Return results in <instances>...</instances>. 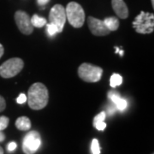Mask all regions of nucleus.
Returning <instances> with one entry per match:
<instances>
[{
  "label": "nucleus",
  "mask_w": 154,
  "mask_h": 154,
  "mask_svg": "<svg viewBox=\"0 0 154 154\" xmlns=\"http://www.w3.org/2000/svg\"><path fill=\"white\" fill-rule=\"evenodd\" d=\"M28 106L34 110L44 109L49 101L48 89L43 83L36 82L29 88L28 92Z\"/></svg>",
  "instance_id": "nucleus-1"
},
{
  "label": "nucleus",
  "mask_w": 154,
  "mask_h": 154,
  "mask_svg": "<svg viewBox=\"0 0 154 154\" xmlns=\"http://www.w3.org/2000/svg\"><path fill=\"white\" fill-rule=\"evenodd\" d=\"M66 19L72 27L82 28L85 22V12L81 5L76 2H70L65 8Z\"/></svg>",
  "instance_id": "nucleus-2"
},
{
  "label": "nucleus",
  "mask_w": 154,
  "mask_h": 154,
  "mask_svg": "<svg viewBox=\"0 0 154 154\" xmlns=\"http://www.w3.org/2000/svg\"><path fill=\"white\" fill-rule=\"evenodd\" d=\"M133 28L138 33L147 34L152 33L154 30V15L141 11L133 22Z\"/></svg>",
  "instance_id": "nucleus-3"
},
{
  "label": "nucleus",
  "mask_w": 154,
  "mask_h": 154,
  "mask_svg": "<svg viewBox=\"0 0 154 154\" xmlns=\"http://www.w3.org/2000/svg\"><path fill=\"white\" fill-rule=\"evenodd\" d=\"M103 69L88 63H83L78 68V75L86 82H98L101 80Z\"/></svg>",
  "instance_id": "nucleus-4"
},
{
  "label": "nucleus",
  "mask_w": 154,
  "mask_h": 154,
  "mask_svg": "<svg viewBox=\"0 0 154 154\" xmlns=\"http://www.w3.org/2000/svg\"><path fill=\"white\" fill-rule=\"evenodd\" d=\"M24 62L19 57H13L3 63L0 66V76L9 79L16 76L22 71Z\"/></svg>",
  "instance_id": "nucleus-5"
},
{
  "label": "nucleus",
  "mask_w": 154,
  "mask_h": 154,
  "mask_svg": "<svg viewBox=\"0 0 154 154\" xmlns=\"http://www.w3.org/2000/svg\"><path fill=\"white\" fill-rule=\"evenodd\" d=\"M41 145V137L38 132L33 130L28 132L22 141V151L25 154L35 153Z\"/></svg>",
  "instance_id": "nucleus-6"
},
{
  "label": "nucleus",
  "mask_w": 154,
  "mask_h": 154,
  "mask_svg": "<svg viewBox=\"0 0 154 154\" xmlns=\"http://www.w3.org/2000/svg\"><path fill=\"white\" fill-rule=\"evenodd\" d=\"M49 21L50 23L57 27V33L63 32L64 24L67 21L65 8L61 5H55L50 11Z\"/></svg>",
  "instance_id": "nucleus-7"
},
{
  "label": "nucleus",
  "mask_w": 154,
  "mask_h": 154,
  "mask_svg": "<svg viewBox=\"0 0 154 154\" xmlns=\"http://www.w3.org/2000/svg\"><path fill=\"white\" fill-rule=\"evenodd\" d=\"M15 21L21 33L26 35H29L33 33V27L31 23V18L27 12L17 11L15 14Z\"/></svg>",
  "instance_id": "nucleus-8"
},
{
  "label": "nucleus",
  "mask_w": 154,
  "mask_h": 154,
  "mask_svg": "<svg viewBox=\"0 0 154 154\" xmlns=\"http://www.w3.org/2000/svg\"><path fill=\"white\" fill-rule=\"evenodd\" d=\"M88 25L91 33L95 36H105L110 33V30L106 28L104 21H101L94 17L88 18Z\"/></svg>",
  "instance_id": "nucleus-9"
},
{
  "label": "nucleus",
  "mask_w": 154,
  "mask_h": 154,
  "mask_svg": "<svg viewBox=\"0 0 154 154\" xmlns=\"http://www.w3.org/2000/svg\"><path fill=\"white\" fill-rule=\"evenodd\" d=\"M111 5L116 15L121 19H126L128 17V9L123 0H111Z\"/></svg>",
  "instance_id": "nucleus-10"
},
{
  "label": "nucleus",
  "mask_w": 154,
  "mask_h": 154,
  "mask_svg": "<svg viewBox=\"0 0 154 154\" xmlns=\"http://www.w3.org/2000/svg\"><path fill=\"white\" fill-rule=\"evenodd\" d=\"M106 117V114L105 111L100 112L99 114L95 116L94 119V126L99 131H103L106 128V123L105 122V119Z\"/></svg>",
  "instance_id": "nucleus-11"
},
{
  "label": "nucleus",
  "mask_w": 154,
  "mask_h": 154,
  "mask_svg": "<svg viewBox=\"0 0 154 154\" xmlns=\"http://www.w3.org/2000/svg\"><path fill=\"white\" fill-rule=\"evenodd\" d=\"M16 127L21 131H28L31 128V121L27 116H20L16 121Z\"/></svg>",
  "instance_id": "nucleus-12"
},
{
  "label": "nucleus",
  "mask_w": 154,
  "mask_h": 154,
  "mask_svg": "<svg viewBox=\"0 0 154 154\" xmlns=\"http://www.w3.org/2000/svg\"><path fill=\"white\" fill-rule=\"evenodd\" d=\"M104 23L110 31H116L119 28V20L115 17H106L104 20Z\"/></svg>",
  "instance_id": "nucleus-13"
},
{
  "label": "nucleus",
  "mask_w": 154,
  "mask_h": 154,
  "mask_svg": "<svg viewBox=\"0 0 154 154\" xmlns=\"http://www.w3.org/2000/svg\"><path fill=\"white\" fill-rule=\"evenodd\" d=\"M31 23H32L33 28H40L45 26V24L47 23V21L44 17H38V15L34 14L33 17H31Z\"/></svg>",
  "instance_id": "nucleus-14"
},
{
  "label": "nucleus",
  "mask_w": 154,
  "mask_h": 154,
  "mask_svg": "<svg viewBox=\"0 0 154 154\" xmlns=\"http://www.w3.org/2000/svg\"><path fill=\"white\" fill-rule=\"evenodd\" d=\"M122 83V77L118 74H113L110 77V85L111 88H115L118 86H120Z\"/></svg>",
  "instance_id": "nucleus-15"
},
{
  "label": "nucleus",
  "mask_w": 154,
  "mask_h": 154,
  "mask_svg": "<svg viewBox=\"0 0 154 154\" xmlns=\"http://www.w3.org/2000/svg\"><path fill=\"white\" fill-rule=\"evenodd\" d=\"M115 105H116V110L122 111V110H124L127 108V106H128V103H127V101L125 100V99L120 98V99H118V100L116 102Z\"/></svg>",
  "instance_id": "nucleus-16"
},
{
  "label": "nucleus",
  "mask_w": 154,
  "mask_h": 154,
  "mask_svg": "<svg viewBox=\"0 0 154 154\" xmlns=\"http://www.w3.org/2000/svg\"><path fill=\"white\" fill-rule=\"evenodd\" d=\"M91 151L93 154H100V146H99V140L97 139H94L91 145Z\"/></svg>",
  "instance_id": "nucleus-17"
},
{
  "label": "nucleus",
  "mask_w": 154,
  "mask_h": 154,
  "mask_svg": "<svg viewBox=\"0 0 154 154\" xmlns=\"http://www.w3.org/2000/svg\"><path fill=\"white\" fill-rule=\"evenodd\" d=\"M9 122H10L9 117H7L5 116H0V131H3L9 125Z\"/></svg>",
  "instance_id": "nucleus-18"
},
{
  "label": "nucleus",
  "mask_w": 154,
  "mask_h": 154,
  "mask_svg": "<svg viewBox=\"0 0 154 154\" xmlns=\"http://www.w3.org/2000/svg\"><path fill=\"white\" fill-rule=\"evenodd\" d=\"M46 29H47V33L50 36H53L56 33H57V28L55 25L51 24V23H46Z\"/></svg>",
  "instance_id": "nucleus-19"
},
{
  "label": "nucleus",
  "mask_w": 154,
  "mask_h": 154,
  "mask_svg": "<svg viewBox=\"0 0 154 154\" xmlns=\"http://www.w3.org/2000/svg\"><path fill=\"white\" fill-rule=\"evenodd\" d=\"M26 101H27V96L24 94H20V95L18 96V98L17 99V102L18 104H20V105L24 104Z\"/></svg>",
  "instance_id": "nucleus-20"
},
{
  "label": "nucleus",
  "mask_w": 154,
  "mask_h": 154,
  "mask_svg": "<svg viewBox=\"0 0 154 154\" xmlns=\"http://www.w3.org/2000/svg\"><path fill=\"white\" fill-rule=\"evenodd\" d=\"M6 108V102L5 98L0 95V112L4 111Z\"/></svg>",
  "instance_id": "nucleus-21"
},
{
  "label": "nucleus",
  "mask_w": 154,
  "mask_h": 154,
  "mask_svg": "<svg viewBox=\"0 0 154 154\" xmlns=\"http://www.w3.org/2000/svg\"><path fill=\"white\" fill-rule=\"evenodd\" d=\"M116 107L115 104L111 102V104L108 107V113H109V115H113L116 112Z\"/></svg>",
  "instance_id": "nucleus-22"
},
{
  "label": "nucleus",
  "mask_w": 154,
  "mask_h": 154,
  "mask_svg": "<svg viewBox=\"0 0 154 154\" xmlns=\"http://www.w3.org/2000/svg\"><path fill=\"white\" fill-rule=\"evenodd\" d=\"M17 146V143H16V142H14V141H12V142H11V143H9L8 146H7V149H8V151H9V152H13L14 150H16Z\"/></svg>",
  "instance_id": "nucleus-23"
},
{
  "label": "nucleus",
  "mask_w": 154,
  "mask_h": 154,
  "mask_svg": "<svg viewBox=\"0 0 154 154\" xmlns=\"http://www.w3.org/2000/svg\"><path fill=\"white\" fill-rule=\"evenodd\" d=\"M49 2H50V0H38V5H40V6L45 5H46V4H48Z\"/></svg>",
  "instance_id": "nucleus-24"
},
{
  "label": "nucleus",
  "mask_w": 154,
  "mask_h": 154,
  "mask_svg": "<svg viewBox=\"0 0 154 154\" xmlns=\"http://www.w3.org/2000/svg\"><path fill=\"white\" fill-rule=\"evenodd\" d=\"M5 140V134L2 131H0V142H3Z\"/></svg>",
  "instance_id": "nucleus-25"
},
{
  "label": "nucleus",
  "mask_w": 154,
  "mask_h": 154,
  "mask_svg": "<svg viewBox=\"0 0 154 154\" xmlns=\"http://www.w3.org/2000/svg\"><path fill=\"white\" fill-rule=\"evenodd\" d=\"M4 53H5V48H4V46L0 44V58L3 57Z\"/></svg>",
  "instance_id": "nucleus-26"
},
{
  "label": "nucleus",
  "mask_w": 154,
  "mask_h": 154,
  "mask_svg": "<svg viewBox=\"0 0 154 154\" xmlns=\"http://www.w3.org/2000/svg\"><path fill=\"white\" fill-rule=\"evenodd\" d=\"M5 153V152H4V149H3V147L0 146V154H4Z\"/></svg>",
  "instance_id": "nucleus-27"
},
{
  "label": "nucleus",
  "mask_w": 154,
  "mask_h": 154,
  "mask_svg": "<svg viewBox=\"0 0 154 154\" xmlns=\"http://www.w3.org/2000/svg\"><path fill=\"white\" fill-rule=\"evenodd\" d=\"M119 52V49L117 47H116V53H118Z\"/></svg>",
  "instance_id": "nucleus-28"
},
{
  "label": "nucleus",
  "mask_w": 154,
  "mask_h": 154,
  "mask_svg": "<svg viewBox=\"0 0 154 154\" xmlns=\"http://www.w3.org/2000/svg\"><path fill=\"white\" fill-rule=\"evenodd\" d=\"M120 55H121V57L123 55V51H120Z\"/></svg>",
  "instance_id": "nucleus-29"
},
{
  "label": "nucleus",
  "mask_w": 154,
  "mask_h": 154,
  "mask_svg": "<svg viewBox=\"0 0 154 154\" xmlns=\"http://www.w3.org/2000/svg\"><path fill=\"white\" fill-rule=\"evenodd\" d=\"M152 7H154V0H152Z\"/></svg>",
  "instance_id": "nucleus-30"
}]
</instances>
